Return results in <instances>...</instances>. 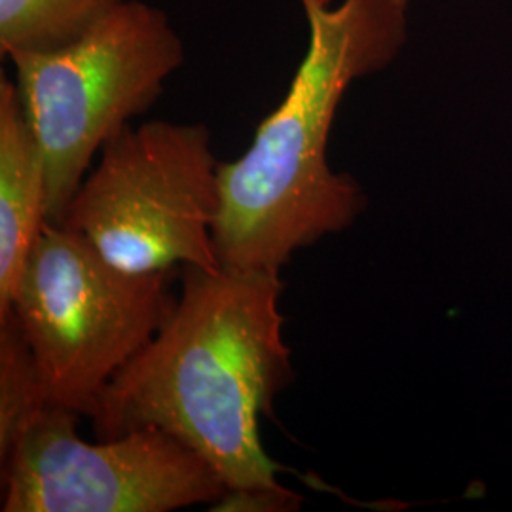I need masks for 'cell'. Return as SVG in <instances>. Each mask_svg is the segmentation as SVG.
<instances>
[{"instance_id": "1", "label": "cell", "mask_w": 512, "mask_h": 512, "mask_svg": "<svg viewBox=\"0 0 512 512\" xmlns=\"http://www.w3.org/2000/svg\"><path fill=\"white\" fill-rule=\"evenodd\" d=\"M281 275L184 266L183 287L164 327L99 397L97 440L160 429L202 456L228 490L285 488L258 437L293 382L279 310Z\"/></svg>"}, {"instance_id": "2", "label": "cell", "mask_w": 512, "mask_h": 512, "mask_svg": "<svg viewBox=\"0 0 512 512\" xmlns=\"http://www.w3.org/2000/svg\"><path fill=\"white\" fill-rule=\"evenodd\" d=\"M300 2L310 42L289 92L247 152L219 164L213 239L226 272L281 275L296 251L346 230L365 207L359 184L330 169V129L349 86L403 50L408 0Z\"/></svg>"}, {"instance_id": "3", "label": "cell", "mask_w": 512, "mask_h": 512, "mask_svg": "<svg viewBox=\"0 0 512 512\" xmlns=\"http://www.w3.org/2000/svg\"><path fill=\"white\" fill-rule=\"evenodd\" d=\"M8 59L44 160L48 220L61 224L93 158L160 99L184 44L164 10L122 0L73 44Z\"/></svg>"}, {"instance_id": "4", "label": "cell", "mask_w": 512, "mask_h": 512, "mask_svg": "<svg viewBox=\"0 0 512 512\" xmlns=\"http://www.w3.org/2000/svg\"><path fill=\"white\" fill-rule=\"evenodd\" d=\"M171 283L173 270L126 272L88 239L48 220L12 300L48 404L92 418L116 372L175 310Z\"/></svg>"}, {"instance_id": "5", "label": "cell", "mask_w": 512, "mask_h": 512, "mask_svg": "<svg viewBox=\"0 0 512 512\" xmlns=\"http://www.w3.org/2000/svg\"><path fill=\"white\" fill-rule=\"evenodd\" d=\"M219 211V162L209 129L150 120L110 139L61 224L126 272L177 264L217 270Z\"/></svg>"}, {"instance_id": "6", "label": "cell", "mask_w": 512, "mask_h": 512, "mask_svg": "<svg viewBox=\"0 0 512 512\" xmlns=\"http://www.w3.org/2000/svg\"><path fill=\"white\" fill-rule=\"evenodd\" d=\"M80 414L48 404L2 465V512H171L215 505V469L160 429L88 442Z\"/></svg>"}, {"instance_id": "7", "label": "cell", "mask_w": 512, "mask_h": 512, "mask_svg": "<svg viewBox=\"0 0 512 512\" xmlns=\"http://www.w3.org/2000/svg\"><path fill=\"white\" fill-rule=\"evenodd\" d=\"M48 222L46 169L16 82L0 78V319Z\"/></svg>"}, {"instance_id": "8", "label": "cell", "mask_w": 512, "mask_h": 512, "mask_svg": "<svg viewBox=\"0 0 512 512\" xmlns=\"http://www.w3.org/2000/svg\"><path fill=\"white\" fill-rule=\"evenodd\" d=\"M122 0H0V54L69 46Z\"/></svg>"}, {"instance_id": "9", "label": "cell", "mask_w": 512, "mask_h": 512, "mask_svg": "<svg viewBox=\"0 0 512 512\" xmlns=\"http://www.w3.org/2000/svg\"><path fill=\"white\" fill-rule=\"evenodd\" d=\"M46 406L37 359L10 311L0 319V463Z\"/></svg>"}, {"instance_id": "10", "label": "cell", "mask_w": 512, "mask_h": 512, "mask_svg": "<svg viewBox=\"0 0 512 512\" xmlns=\"http://www.w3.org/2000/svg\"><path fill=\"white\" fill-rule=\"evenodd\" d=\"M302 497L287 488H238L228 490L211 511L289 512L300 509Z\"/></svg>"}, {"instance_id": "11", "label": "cell", "mask_w": 512, "mask_h": 512, "mask_svg": "<svg viewBox=\"0 0 512 512\" xmlns=\"http://www.w3.org/2000/svg\"><path fill=\"white\" fill-rule=\"evenodd\" d=\"M319 2H321V4H323V6H330V4H332V2H334V0H319Z\"/></svg>"}]
</instances>
